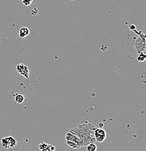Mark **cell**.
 Segmentation results:
<instances>
[{
	"mask_svg": "<svg viewBox=\"0 0 146 151\" xmlns=\"http://www.w3.org/2000/svg\"><path fill=\"white\" fill-rule=\"evenodd\" d=\"M97 127L89 122H85L84 124L78 125L77 127L70 130L72 133L76 134L81 139L84 146L89 143L95 142V139L94 137V131Z\"/></svg>",
	"mask_w": 146,
	"mask_h": 151,
	"instance_id": "1",
	"label": "cell"
},
{
	"mask_svg": "<svg viewBox=\"0 0 146 151\" xmlns=\"http://www.w3.org/2000/svg\"><path fill=\"white\" fill-rule=\"evenodd\" d=\"M65 139L66 144L68 145L69 147H72V148L78 149L84 146L81 139L76 134H74L72 133L70 131L65 134Z\"/></svg>",
	"mask_w": 146,
	"mask_h": 151,
	"instance_id": "2",
	"label": "cell"
},
{
	"mask_svg": "<svg viewBox=\"0 0 146 151\" xmlns=\"http://www.w3.org/2000/svg\"><path fill=\"white\" fill-rule=\"evenodd\" d=\"M94 137L97 142H103L106 138V132L103 128H96L94 131Z\"/></svg>",
	"mask_w": 146,
	"mask_h": 151,
	"instance_id": "3",
	"label": "cell"
},
{
	"mask_svg": "<svg viewBox=\"0 0 146 151\" xmlns=\"http://www.w3.org/2000/svg\"><path fill=\"white\" fill-rule=\"evenodd\" d=\"M16 68H17V71H18V73H19L20 74H21L22 76H25L26 78H29V68H28L27 66L20 63V64H18V65H17Z\"/></svg>",
	"mask_w": 146,
	"mask_h": 151,
	"instance_id": "4",
	"label": "cell"
},
{
	"mask_svg": "<svg viewBox=\"0 0 146 151\" xmlns=\"http://www.w3.org/2000/svg\"><path fill=\"white\" fill-rule=\"evenodd\" d=\"M30 34L29 29L27 27H22L19 30V37L20 38H25L29 36Z\"/></svg>",
	"mask_w": 146,
	"mask_h": 151,
	"instance_id": "5",
	"label": "cell"
},
{
	"mask_svg": "<svg viewBox=\"0 0 146 151\" xmlns=\"http://www.w3.org/2000/svg\"><path fill=\"white\" fill-rule=\"evenodd\" d=\"M1 142L3 147H4V148H10V142L9 137L2 138V139H1Z\"/></svg>",
	"mask_w": 146,
	"mask_h": 151,
	"instance_id": "6",
	"label": "cell"
},
{
	"mask_svg": "<svg viewBox=\"0 0 146 151\" xmlns=\"http://www.w3.org/2000/svg\"><path fill=\"white\" fill-rule=\"evenodd\" d=\"M87 151H96L97 150V145L95 142H91L87 145Z\"/></svg>",
	"mask_w": 146,
	"mask_h": 151,
	"instance_id": "7",
	"label": "cell"
},
{
	"mask_svg": "<svg viewBox=\"0 0 146 151\" xmlns=\"http://www.w3.org/2000/svg\"><path fill=\"white\" fill-rule=\"evenodd\" d=\"M25 100V97L23 94H17L15 97V101L16 103H22Z\"/></svg>",
	"mask_w": 146,
	"mask_h": 151,
	"instance_id": "8",
	"label": "cell"
},
{
	"mask_svg": "<svg viewBox=\"0 0 146 151\" xmlns=\"http://www.w3.org/2000/svg\"><path fill=\"white\" fill-rule=\"evenodd\" d=\"M145 60V55L144 52H141L140 55L137 58V60L140 61V62H143Z\"/></svg>",
	"mask_w": 146,
	"mask_h": 151,
	"instance_id": "9",
	"label": "cell"
},
{
	"mask_svg": "<svg viewBox=\"0 0 146 151\" xmlns=\"http://www.w3.org/2000/svg\"><path fill=\"white\" fill-rule=\"evenodd\" d=\"M21 1L25 6H29L32 3L33 0H21Z\"/></svg>",
	"mask_w": 146,
	"mask_h": 151,
	"instance_id": "10",
	"label": "cell"
},
{
	"mask_svg": "<svg viewBox=\"0 0 146 151\" xmlns=\"http://www.w3.org/2000/svg\"><path fill=\"white\" fill-rule=\"evenodd\" d=\"M47 145H48L46 144V143L42 142V143H41V144L39 145V149H40V150H43V149L46 148V147H47Z\"/></svg>",
	"mask_w": 146,
	"mask_h": 151,
	"instance_id": "11",
	"label": "cell"
}]
</instances>
